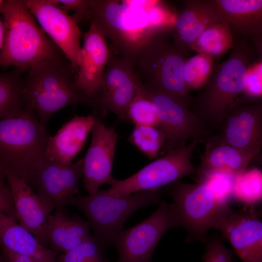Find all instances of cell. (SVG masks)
<instances>
[{
	"label": "cell",
	"mask_w": 262,
	"mask_h": 262,
	"mask_svg": "<svg viewBox=\"0 0 262 262\" xmlns=\"http://www.w3.org/2000/svg\"><path fill=\"white\" fill-rule=\"evenodd\" d=\"M256 49L245 40H235L228 57L213 66L212 73L189 109L209 129L221 126L227 112L244 100L248 69L258 58Z\"/></svg>",
	"instance_id": "6da1fadb"
},
{
	"label": "cell",
	"mask_w": 262,
	"mask_h": 262,
	"mask_svg": "<svg viewBox=\"0 0 262 262\" xmlns=\"http://www.w3.org/2000/svg\"><path fill=\"white\" fill-rule=\"evenodd\" d=\"M4 40L0 66H14L23 72L48 61L66 58L40 26L25 0H6L0 7Z\"/></svg>",
	"instance_id": "7a4b0ae2"
},
{
	"label": "cell",
	"mask_w": 262,
	"mask_h": 262,
	"mask_svg": "<svg viewBox=\"0 0 262 262\" xmlns=\"http://www.w3.org/2000/svg\"><path fill=\"white\" fill-rule=\"evenodd\" d=\"M65 58L40 64L30 69L23 79L24 107L33 110L45 125L54 113L66 106L93 107L92 101L76 86V72Z\"/></svg>",
	"instance_id": "3957f363"
},
{
	"label": "cell",
	"mask_w": 262,
	"mask_h": 262,
	"mask_svg": "<svg viewBox=\"0 0 262 262\" xmlns=\"http://www.w3.org/2000/svg\"><path fill=\"white\" fill-rule=\"evenodd\" d=\"M170 30L152 34L132 60L134 72L141 87L164 92L190 107L193 98L183 77L186 53L174 43Z\"/></svg>",
	"instance_id": "277c9868"
},
{
	"label": "cell",
	"mask_w": 262,
	"mask_h": 262,
	"mask_svg": "<svg viewBox=\"0 0 262 262\" xmlns=\"http://www.w3.org/2000/svg\"><path fill=\"white\" fill-rule=\"evenodd\" d=\"M49 136L46 125L26 107L18 116L0 120V166L9 169L32 188Z\"/></svg>",
	"instance_id": "5b68a950"
},
{
	"label": "cell",
	"mask_w": 262,
	"mask_h": 262,
	"mask_svg": "<svg viewBox=\"0 0 262 262\" xmlns=\"http://www.w3.org/2000/svg\"><path fill=\"white\" fill-rule=\"evenodd\" d=\"M162 194L161 189L145 190L116 197L98 190L86 196H75L68 205L78 208L86 215L94 231L92 237L106 250L123 230L128 218L142 207L159 204Z\"/></svg>",
	"instance_id": "8992f818"
},
{
	"label": "cell",
	"mask_w": 262,
	"mask_h": 262,
	"mask_svg": "<svg viewBox=\"0 0 262 262\" xmlns=\"http://www.w3.org/2000/svg\"><path fill=\"white\" fill-rule=\"evenodd\" d=\"M172 198L179 227L184 228L186 242H205L208 230L229 204L219 201L208 185L199 181L189 183L175 181L165 187Z\"/></svg>",
	"instance_id": "52a82bcc"
},
{
	"label": "cell",
	"mask_w": 262,
	"mask_h": 262,
	"mask_svg": "<svg viewBox=\"0 0 262 262\" xmlns=\"http://www.w3.org/2000/svg\"><path fill=\"white\" fill-rule=\"evenodd\" d=\"M201 142L199 139H193L188 145L167 150L164 156L131 176L123 180H116L104 192L111 196L122 197L141 191L161 190L180 179L196 174V168L191 160L193 151Z\"/></svg>",
	"instance_id": "ba28073f"
},
{
	"label": "cell",
	"mask_w": 262,
	"mask_h": 262,
	"mask_svg": "<svg viewBox=\"0 0 262 262\" xmlns=\"http://www.w3.org/2000/svg\"><path fill=\"white\" fill-rule=\"evenodd\" d=\"M139 93L151 102L165 138L160 153L186 144L189 139L206 142L211 131L183 101L164 92L140 87Z\"/></svg>",
	"instance_id": "9c48e42d"
},
{
	"label": "cell",
	"mask_w": 262,
	"mask_h": 262,
	"mask_svg": "<svg viewBox=\"0 0 262 262\" xmlns=\"http://www.w3.org/2000/svg\"><path fill=\"white\" fill-rule=\"evenodd\" d=\"M140 87L132 60L111 51L98 90L91 100L94 115L103 118L110 111L119 121H128L129 107Z\"/></svg>",
	"instance_id": "30bf717a"
},
{
	"label": "cell",
	"mask_w": 262,
	"mask_h": 262,
	"mask_svg": "<svg viewBox=\"0 0 262 262\" xmlns=\"http://www.w3.org/2000/svg\"><path fill=\"white\" fill-rule=\"evenodd\" d=\"M179 227L173 203L161 201L157 210L133 227L122 230L114 238L116 262H153L155 247L165 232Z\"/></svg>",
	"instance_id": "8fae6325"
},
{
	"label": "cell",
	"mask_w": 262,
	"mask_h": 262,
	"mask_svg": "<svg viewBox=\"0 0 262 262\" xmlns=\"http://www.w3.org/2000/svg\"><path fill=\"white\" fill-rule=\"evenodd\" d=\"M82 175L83 159L65 164L43 158L36 168L33 186L50 213L68 205L78 193Z\"/></svg>",
	"instance_id": "7c38bea8"
},
{
	"label": "cell",
	"mask_w": 262,
	"mask_h": 262,
	"mask_svg": "<svg viewBox=\"0 0 262 262\" xmlns=\"http://www.w3.org/2000/svg\"><path fill=\"white\" fill-rule=\"evenodd\" d=\"M41 28L70 62L76 74L81 59V31L77 21L54 0H25Z\"/></svg>",
	"instance_id": "4fadbf2b"
},
{
	"label": "cell",
	"mask_w": 262,
	"mask_h": 262,
	"mask_svg": "<svg viewBox=\"0 0 262 262\" xmlns=\"http://www.w3.org/2000/svg\"><path fill=\"white\" fill-rule=\"evenodd\" d=\"M213 228L221 233L243 262H262V222L255 207L236 211L229 207Z\"/></svg>",
	"instance_id": "5bb4252c"
},
{
	"label": "cell",
	"mask_w": 262,
	"mask_h": 262,
	"mask_svg": "<svg viewBox=\"0 0 262 262\" xmlns=\"http://www.w3.org/2000/svg\"><path fill=\"white\" fill-rule=\"evenodd\" d=\"M91 132V143L83 158V186L89 194L98 191L103 184L112 186L116 180L112 176L118 138L115 127L106 126L97 116Z\"/></svg>",
	"instance_id": "9a60e30c"
},
{
	"label": "cell",
	"mask_w": 262,
	"mask_h": 262,
	"mask_svg": "<svg viewBox=\"0 0 262 262\" xmlns=\"http://www.w3.org/2000/svg\"><path fill=\"white\" fill-rule=\"evenodd\" d=\"M219 134L230 145L256 157L262 148V104L260 100L240 102L226 114Z\"/></svg>",
	"instance_id": "2e32d148"
},
{
	"label": "cell",
	"mask_w": 262,
	"mask_h": 262,
	"mask_svg": "<svg viewBox=\"0 0 262 262\" xmlns=\"http://www.w3.org/2000/svg\"><path fill=\"white\" fill-rule=\"evenodd\" d=\"M12 197L19 225L32 233L42 245H48L46 226L50 213L37 194L22 179L2 167Z\"/></svg>",
	"instance_id": "e0dca14e"
},
{
	"label": "cell",
	"mask_w": 262,
	"mask_h": 262,
	"mask_svg": "<svg viewBox=\"0 0 262 262\" xmlns=\"http://www.w3.org/2000/svg\"><path fill=\"white\" fill-rule=\"evenodd\" d=\"M83 38L75 83L91 100L98 90L111 51L106 38L93 23H90L89 29L84 33Z\"/></svg>",
	"instance_id": "ac0fdd59"
},
{
	"label": "cell",
	"mask_w": 262,
	"mask_h": 262,
	"mask_svg": "<svg viewBox=\"0 0 262 262\" xmlns=\"http://www.w3.org/2000/svg\"><path fill=\"white\" fill-rule=\"evenodd\" d=\"M220 22L213 0H186L177 15L170 33L175 44L186 54L206 29Z\"/></svg>",
	"instance_id": "d6986e66"
},
{
	"label": "cell",
	"mask_w": 262,
	"mask_h": 262,
	"mask_svg": "<svg viewBox=\"0 0 262 262\" xmlns=\"http://www.w3.org/2000/svg\"><path fill=\"white\" fill-rule=\"evenodd\" d=\"M221 21L234 35L249 37L262 54V0H214Z\"/></svg>",
	"instance_id": "ffe728a7"
},
{
	"label": "cell",
	"mask_w": 262,
	"mask_h": 262,
	"mask_svg": "<svg viewBox=\"0 0 262 262\" xmlns=\"http://www.w3.org/2000/svg\"><path fill=\"white\" fill-rule=\"evenodd\" d=\"M88 21L96 25L112 42L116 53L133 59L137 49L123 25L119 0H90Z\"/></svg>",
	"instance_id": "44dd1931"
},
{
	"label": "cell",
	"mask_w": 262,
	"mask_h": 262,
	"mask_svg": "<svg viewBox=\"0 0 262 262\" xmlns=\"http://www.w3.org/2000/svg\"><path fill=\"white\" fill-rule=\"evenodd\" d=\"M97 116L74 115L63 125L56 134L49 136L44 158L62 164L72 162L83 147Z\"/></svg>",
	"instance_id": "7402d4cb"
},
{
	"label": "cell",
	"mask_w": 262,
	"mask_h": 262,
	"mask_svg": "<svg viewBox=\"0 0 262 262\" xmlns=\"http://www.w3.org/2000/svg\"><path fill=\"white\" fill-rule=\"evenodd\" d=\"M254 157L253 154L228 144L219 135H211L206 141L205 151L196 174L199 177L222 172L235 177L246 170Z\"/></svg>",
	"instance_id": "603a6c76"
},
{
	"label": "cell",
	"mask_w": 262,
	"mask_h": 262,
	"mask_svg": "<svg viewBox=\"0 0 262 262\" xmlns=\"http://www.w3.org/2000/svg\"><path fill=\"white\" fill-rule=\"evenodd\" d=\"M0 246L40 262H56L57 252L42 245L13 218L0 212Z\"/></svg>",
	"instance_id": "cb8c5ba5"
},
{
	"label": "cell",
	"mask_w": 262,
	"mask_h": 262,
	"mask_svg": "<svg viewBox=\"0 0 262 262\" xmlns=\"http://www.w3.org/2000/svg\"><path fill=\"white\" fill-rule=\"evenodd\" d=\"M90 227L88 221L77 215L70 216L65 209L55 211L47 223L48 245L57 253H66L89 238Z\"/></svg>",
	"instance_id": "d4e9b609"
},
{
	"label": "cell",
	"mask_w": 262,
	"mask_h": 262,
	"mask_svg": "<svg viewBox=\"0 0 262 262\" xmlns=\"http://www.w3.org/2000/svg\"><path fill=\"white\" fill-rule=\"evenodd\" d=\"M234 42L229 28L221 21L206 29L192 44L191 50L213 58L220 57L231 50Z\"/></svg>",
	"instance_id": "484cf974"
},
{
	"label": "cell",
	"mask_w": 262,
	"mask_h": 262,
	"mask_svg": "<svg viewBox=\"0 0 262 262\" xmlns=\"http://www.w3.org/2000/svg\"><path fill=\"white\" fill-rule=\"evenodd\" d=\"M22 73L15 68L10 72L0 74V120L17 116L24 109Z\"/></svg>",
	"instance_id": "4316f807"
},
{
	"label": "cell",
	"mask_w": 262,
	"mask_h": 262,
	"mask_svg": "<svg viewBox=\"0 0 262 262\" xmlns=\"http://www.w3.org/2000/svg\"><path fill=\"white\" fill-rule=\"evenodd\" d=\"M233 198L248 207H255L262 199V173L257 168L235 177Z\"/></svg>",
	"instance_id": "83f0119b"
},
{
	"label": "cell",
	"mask_w": 262,
	"mask_h": 262,
	"mask_svg": "<svg viewBox=\"0 0 262 262\" xmlns=\"http://www.w3.org/2000/svg\"><path fill=\"white\" fill-rule=\"evenodd\" d=\"M213 67V58L197 53L187 59L183 67V77L185 87L190 92L200 89L206 84Z\"/></svg>",
	"instance_id": "f1b7e54d"
},
{
	"label": "cell",
	"mask_w": 262,
	"mask_h": 262,
	"mask_svg": "<svg viewBox=\"0 0 262 262\" xmlns=\"http://www.w3.org/2000/svg\"><path fill=\"white\" fill-rule=\"evenodd\" d=\"M128 141L149 159H152L161 152L165 138L163 131L158 127L134 126Z\"/></svg>",
	"instance_id": "f546056e"
},
{
	"label": "cell",
	"mask_w": 262,
	"mask_h": 262,
	"mask_svg": "<svg viewBox=\"0 0 262 262\" xmlns=\"http://www.w3.org/2000/svg\"><path fill=\"white\" fill-rule=\"evenodd\" d=\"M105 249L90 236L85 241L57 257L56 262H108Z\"/></svg>",
	"instance_id": "4dcf8cb0"
},
{
	"label": "cell",
	"mask_w": 262,
	"mask_h": 262,
	"mask_svg": "<svg viewBox=\"0 0 262 262\" xmlns=\"http://www.w3.org/2000/svg\"><path fill=\"white\" fill-rule=\"evenodd\" d=\"M127 117L128 122L134 126L159 127V121L151 102L139 92L129 107Z\"/></svg>",
	"instance_id": "1f68e13d"
},
{
	"label": "cell",
	"mask_w": 262,
	"mask_h": 262,
	"mask_svg": "<svg viewBox=\"0 0 262 262\" xmlns=\"http://www.w3.org/2000/svg\"><path fill=\"white\" fill-rule=\"evenodd\" d=\"M211 189L215 197L220 202L228 204L233 198L235 177L222 173L214 172L199 177Z\"/></svg>",
	"instance_id": "d6a6232c"
},
{
	"label": "cell",
	"mask_w": 262,
	"mask_h": 262,
	"mask_svg": "<svg viewBox=\"0 0 262 262\" xmlns=\"http://www.w3.org/2000/svg\"><path fill=\"white\" fill-rule=\"evenodd\" d=\"M205 250L202 257L203 262H232L233 251L224 245L217 236L207 238Z\"/></svg>",
	"instance_id": "836d02e7"
},
{
	"label": "cell",
	"mask_w": 262,
	"mask_h": 262,
	"mask_svg": "<svg viewBox=\"0 0 262 262\" xmlns=\"http://www.w3.org/2000/svg\"><path fill=\"white\" fill-rule=\"evenodd\" d=\"M262 61L260 57L249 67L244 98L250 101L259 100L262 95Z\"/></svg>",
	"instance_id": "e575fe53"
},
{
	"label": "cell",
	"mask_w": 262,
	"mask_h": 262,
	"mask_svg": "<svg viewBox=\"0 0 262 262\" xmlns=\"http://www.w3.org/2000/svg\"><path fill=\"white\" fill-rule=\"evenodd\" d=\"M60 7L67 12H75L73 17L78 22L87 20L89 12L90 0H54Z\"/></svg>",
	"instance_id": "d590c367"
},
{
	"label": "cell",
	"mask_w": 262,
	"mask_h": 262,
	"mask_svg": "<svg viewBox=\"0 0 262 262\" xmlns=\"http://www.w3.org/2000/svg\"><path fill=\"white\" fill-rule=\"evenodd\" d=\"M0 212H1L16 221H17L12 197L9 187H0Z\"/></svg>",
	"instance_id": "8d00e7d4"
},
{
	"label": "cell",
	"mask_w": 262,
	"mask_h": 262,
	"mask_svg": "<svg viewBox=\"0 0 262 262\" xmlns=\"http://www.w3.org/2000/svg\"><path fill=\"white\" fill-rule=\"evenodd\" d=\"M0 248L7 262H40L31 257L15 253L6 248L1 247Z\"/></svg>",
	"instance_id": "74e56055"
},
{
	"label": "cell",
	"mask_w": 262,
	"mask_h": 262,
	"mask_svg": "<svg viewBox=\"0 0 262 262\" xmlns=\"http://www.w3.org/2000/svg\"><path fill=\"white\" fill-rule=\"evenodd\" d=\"M4 25L3 21H2L0 18V51H1L4 40Z\"/></svg>",
	"instance_id": "f35d334b"
},
{
	"label": "cell",
	"mask_w": 262,
	"mask_h": 262,
	"mask_svg": "<svg viewBox=\"0 0 262 262\" xmlns=\"http://www.w3.org/2000/svg\"><path fill=\"white\" fill-rule=\"evenodd\" d=\"M5 178L4 175L3 173V172L2 171V169L0 166V187L3 188H8V186H6L4 181V179Z\"/></svg>",
	"instance_id": "ab89813d"
},
{
	"label": "cell",
	"mask_w": 262,
	"mask_h": 262,
	"mask_svg": "<svg viewBox=\"0 0 262 262\" xmlns=\"http://www.w3.org/2000/svg\"><path fill=\"white\" fill-rule=\"evenodd\" d=\"M0 262H7L1 251V253H0Z\"/></svg>",
	"instance_id": "60d3db41"
},
{
	"label": "cell",
	"mask_w": 262,
	"mask_h": 262,
	"mask_svg": "<svg viewBox=\"0 0 262 262\" xmlns=\"http://www.w3.org/2000/svg\"><path fill=\"white\" fill-rule=\"evenodd\" d=\"M3 2V0H0V7L1 5H2Z\"/></svg>",
	"instance_id": "b9f144b4"
}]
</instances>
